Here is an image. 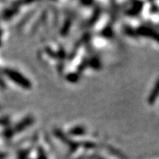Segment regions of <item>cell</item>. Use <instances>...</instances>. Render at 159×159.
<instances>
[{
    "label": "cell",
    "mask_w": 159,
    "mask_h": 159,
    "mask_svg": "<svg viewBox=\"0 0 159 159\" xmlns=\"http://www.w3.org/2000/svg\"><path fill=\"white\" fill-rule=\"evenodd\" d=\"M9 74H10V76L11 77V79L12 80H15L19 84H21L22 86H25L26 88H29L30 87V84H29V82H28V80L24 79V77L20 76L18 73H15V72H9Z\"/></svg>",
    "instance_id": "obj_1"
}]
</instances>
